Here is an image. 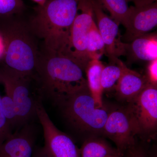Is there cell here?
Masks as SVG:
<instances>
[{"label":"cell","instance_id":"cell-1","mask_svg":"<svg viewBox=\"0 0 157 157\" xmlns=\"http://www.w3.org/2000/svg\"><path fill=\"white\" fill-rule=\"evenodd\" d=\"M80 0H46L36 8L29 26L35 36L43 40L47 52H69L70 31Z\"/></svg>","mask_w":157,"mask_h":157},{"label":"cell","instance_id":"cell-2","mask_svg":"<svg viewBox=\"0 0 157 157\" xmlns=\"http://www.w3.org/2000/svg\"><path fill=\"white\" fill-rule=\"evenodd\" d=\"M84 68L67 54L46 52L39 56L36 73L46 94L61 105L87 86Z\"/></svg>","mask_w":157,"mask_h":157},{"label":"cell","instance_id":"cell-3","mask_svg":"<svg viewBox=\"0 0 157 157\" xmlns=\"http://www.w3.org/2000/svg\"><path fill=\"white\" fill-rule=\"evenodd\" d=\"M6 35L4 59L7 67L30 78L36 73L39 54L29 26L14 22Z\"/></svg>","mask_w":157,"mask_h":157},{"label":"cell","instance_id":"cell-4","mask_svg":"<svg viewBox=\"0 0 157 157\" xmlns=\"http://www.w3.org/2000/svg\"><path fill=\"white\" fill-rule=\"evenodd\" d=\"M65 117L73 126L84 132H102L109 112L98 107L88 86L61 104Z\"/></svg>","mask_w":157,"mask_h":157},{"label":"cell","instance_id":"cell-5","mask_svg":"<svg viewBox=\"0 0 157 157\" xmlns=\"http://www.w3.org/2000/svg\"><path fill=\"white\" fill-rule=\"evenodd\" d=\"M29 79L7 67L0 70V83L4 85L6 95L14 102L20 128L36 116V100L31 94Z\"/></svg>","mask_w":157,"mask_h":157},{"label":"cell","instance_id":"cell-6","mask_svg":"<svg viewBox=\"0 0 157 157\" xmlns=\"http://www.w3.org/2000/svg\"><path fill=\"white\" fill-rule=\"evenodd\" d=\"M128 104L138 135L152 137L157 127V86L148 83Z\"/></svg>","mask_w":157,"mask_h":157},{"label":"cell","instance_id":"cell-7","mask_svg":"<svg viewBox=\"0 0 157 157\" xmlns=\"http://www.w3.org/2000/svg\"><path fill=\"white\" fill-rule=\"evenodd\" d=\"M92 0H80L70 31L69 54L85 69L90 61L86 52L88 33L95 22Z\"/></svg>","mask_w":157,"mask_h":157},{"label":"cell","instance_id":"cell-8","mask_svg":"<svg viewBox=\"0 0 157 157\" xmlns=\"http://www.w3.org/2000/svg\"><path fill=\"white\" fill-rule=\"evenodd\" d=\"M36 116L43 129L44 147L52 157H80L79 150L71 138L56 127L40 99L36 103Z\"/></svg>","mask_w":157,"mask_h":157},{"label":"cell","instance_id":"cell-9","mask_svg":"<svg viewBox=\"0 0 157 157\" xmlns=\"http://www.w3.org/2000/svg\"><path fill=\"white\" fill-rule=\"evenodd\" d=\"M102 132L115 144L122 154L127 149L133 147L135 137L138 135L135 124L125 107L109 112Z\"/></svg>","mask_w":157,"mask_h":157},{"label":"cell","instance_id":"cell-10","mask_svg":"<svg viewBox=\"0 0 157 157\" xmlns=\"http://www.w3.org/2000/svg\"><path fill=\"white\" fill-rule=\"evenodd\" d=\"M98 28L105 46L106 56L109 61L125 56L124 43L119 33V25L104 13L96 0H92Z\"/></svg>","mask_w":157,"mask_h":157},{"label":"cell","instance_id":"cell-11","mask_svg":"<svg viewBox=\"0 0 157 157\" xmlns=\"http://www.w3.org/2000/svg\"><path fill=\"white\" fill-rule=\"evenodd\" d=\"M131 12L121 41L128 43L148 33L157 25V3L154 2L138 6H131Z\"/></svg>","mask_w":157,"mask_h":157},{"label":"cell","instance_id":"cell-12","mask_svg":"<svg viewBox=\"0 0 157 157\" xmlns=\"http://www.w3.org/2000/svg\"><path fill=\"white\" fill-rule=\"evenodd\" d=\"M35 141L33 125L26 124L0 144V157H32Z\"/></svg>","mask_w":157,"mask_h":157},{"label":"cell","instance_id":"cell-13","mask_svg":"<svg viewBox=\"0 0 157 157\" xmlns=\"http://www.w3.org/2000/svg\"><path fill=\"white\" fill-rule=\"evenodd\" d=\"M148 83L145 75L131 70L124 63L114 90L116 95L121 101L128 103L138 95Z\"/></svg>","mask_w":157,"mask_h":157},{"label":"cell","instance_id":"cell-14","mask_svg":"<svg viewBox=\"0 0 157 157\" xmlns=\"http://www.w3.org/2000/svg\"><path fill=\"white\" fill-rule=\"evenodd\" d=\"M127 59L130 61H151L157 59L156 33L144 34L124 43Z\"/></svg>","mask_w":157,"mask_h":157},{"label":"cell","instance_id":"cell-15","mask_svg":"<svg viewBox=\"0 0 157 157\" xmlns=\"http://www.w3.org/2000/svg\"><path fill=\"white\" fill-rule=\"evenodd\" d=\"M104 65L100 60H90L87 63L85 72L86 76L88 87L98 107H104L101 85V73Z\"/></svg>","mask_w":157,"mask_h":157},{"label":"cell","instance_id":"cell-16","mask_svg":"<svg viewBox=\"0 0 157 157\" xmlns=\"http://www.w3.org/2000/svg\"><path fill=\"white\" fill-rule=\"evenodd\" d=\"M80 157H122V154L101 138L86 140L79 150Z\"/></svg>","mask_w":157,"mask_h":157},{"label":"cell","instance_id":"cell-17","mask_svg":"<svg viewBox=\"0 0 157 157\" xmlns=\"http://www.w3.org/2000/svg\"><path fill=\"white\" fill-rule=\"evenodd\" d=\"M102 8L107 9L118 24L125 27L131 12L127 0H96Z\"/></svg>","mask_w":157,"mask_h":157},{"label":"cell","instance_id":"cell-18","mask_svg":"<svg viewBox=\"0 0 157 157\" xmlns=\"http://www.w3.org/2000/svg\"><path fill=\"white\" fill-rule=\"evenodd\" d=\"M124 63L118 58L110 61L104 66L101 73V85L104 92L115 90L116 86L123 72Z\"/></svg>","mask_w":157,"mask_h":157},{"label":"cell","instance_id":"cell-19","mask_svg":"<svg viewBox=\"0 0 157 157\" xmlns=\"http://www.w3.org/2000/svg\"><path fill=\"white\" fill-rule=\"evenodd\" d=\"M86 48L90 60H100L104 55H106L105 44L95 22L93 23L88 33Z\"/></svg>","mask_w":157,"mask_h":157},{"label":"cell","instance_id":"cell-20","mask_svg":"<svg viewBox=\"0 0 157 157\" xmlns=\"http://www.w3.org/2000/svg\"><path fill=\"white\" fill-rule=\"evenodd\" d=\"M1 100L4 115L9 126L12 130L19 128L18 118L13 100L7 95L2 97Z\"/></svg>","mask_w":157,"mask_h":157},{"label":"cell","instance_id":"cell-21","mask_svg":"<svg viewBox=\"0 0 157 157\" xmlns=\"http://www.w3.org/2000/svg\"><path fill=\"white\" fill-rule=\"evenodd\" d=\"M24 7L22 0H0V14L19 13Z\"/></svg>","mask_w":157,"mask_h":157},{"label":"cell","instance_id":"cell-22","mask_svg":"<svg viewBox=\"0 0 157 157\" xmlns=\"http://www.w3.org/2000/svg\"><path fill=\"white\" fill-rule=\"evenodd\" d=\"M1 98L0 96V144L13 134V130L9 126L4 115Z\"/></svg>","mask_w":157,"mask_h":157},{"label":"cell","instance_id":"cell-23","mask_svg":"<svg viewBox=\"0 0 157 157\" xmlns=\"http://www.w3.org/2000/svg\"><path fill=\"white\" fill-rule=\"evenodd\" d=\"M145 76L149 83L157 86V59L148 62Z\"/></svg>","mask_w":157,"mask_h":157},{"label":"cell","instance_id":"cell-24","mask_svg":"<svg viewBox=\"0 0 157 157\" xmlns=\"http://www.w3.org/2000/svg\"><path fill=\"white\" fill-rule=\"evenodd\" d=\"M32 157H52L48 153L45 147L35 149Z\"/></svg>","mask_w":157,"mask_h":157},{"label":"cell","instance_id":"cell-25","mask_svg":"<svg viewBox=\"0 0 157 157\" xmlns=\"http://www.w3.org/2000/svg\"><path fill=\"white\" fill-rule=\"evenodd\" d=\"M129 157H149L143 151L138 149L130 148Z\"/></svg>","mask_w":157,"mask_h":157},{"label":"cell","instance_id":"cell-26","mask_svg":"<svg viewBox=\"0 0 157 157\" xmlns=\"http://www.w3.org/2000/svg\"><path fill=\"white\" fill-rule=\"evenodd\" d=\"M128 2H133L135 6H142L145 4H149L154 2H157V0H127Z\"/></svg>","mask_w":157,"mask_h":157},{"label":"cell","instance_id":"cell-27","mask_svg":"<svg viewBox=\"0 0 157 157\" xmlns=\"http://www.w3.org/2000/svg\"><path fill=\"white\" fill-rule=\"evenodd\" d=\"M5 52V43L3 34L0 33V59L3 58Z\"/></svg>","mask_w":157,"mask_h":157},{"label":"cell","instance_id":"cell-28","mask_svg":"<svg viewBox=\"0 0 157 157\" xmlns=\"http://www.w3.org/2000/svg\"><path fill=\"white\" fill-rule=\"evenodd\" d=\"M32 1L37 3L38 6H41L44 5V3L46 2V0H32Z\"/></svg>","mask_w":157,"mask_h":157}]
</instances>
